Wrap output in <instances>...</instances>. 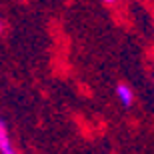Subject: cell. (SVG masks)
Returning a JSON list of instances; mask_svg holds the SVG:
<instances>
[{"instance_id": "cell-1", "label": "cell", "mask_w": 154, "mask_h": 154, "mask_svg": "<svg viewBox=\"0 0 154 154\" xmlns=\"http://www.w3.org/2000/svg\"><path fill=\"white\" fill-rule=\"evenodd\" d=\"M0 154H18L10 138V130L2 118H0Z\"/></svg>"}, {"instance_id": "cell-2", "label": "cell", "mask_w": 154, "mask_h": 154, "mask_svg": "<svg viewBox=\"0 0 154 154\" xmlns=\"http://www.w3.org/2000/svg\"><path fill=\"white\" fill-rule=\"evenodd\" d=\"M116 96H118V100L122 102V106H126V108H130L132 104H134V92H132V88L128 84H122V82H120V84L116 86Z\"/></svg>"}, {"instance_id": "cell-3", "label": "cell", "mask_w": 154, "mask_h": 154, "mask_svg": "<svg viewBox=\"0 0 154 154\" xmlns=\"http://www.w3.org/2000/svg\"><path fill=\"white\" fill-rule=\"evenodd\" d=\"M104 4H108V6H114V4H118V0H102Z\"/></svg>"}, {"instance_id": "cell-4", "label": "cell", "mask_w": 154, "mask_h": 154, "mask_svg": "<svg viewBox=\"0 0 154 154\" xmlns=\"http://www.w3.org/2000/svg\"><path fill=\"white\" fill-rule=\"evenodd\" d=\"M0 32H2V20H0Z\"/></svg>"}]
</instances>
